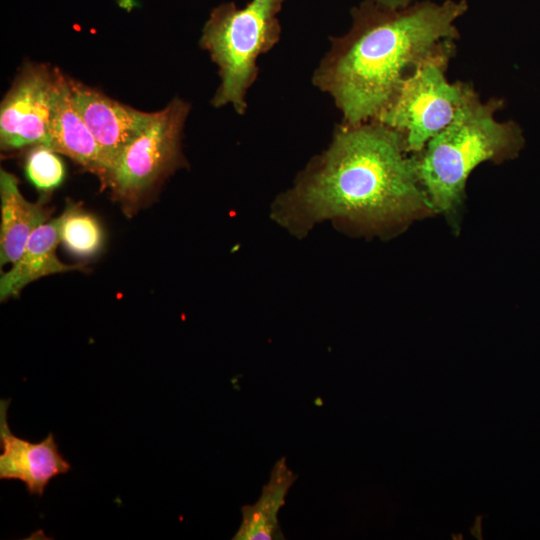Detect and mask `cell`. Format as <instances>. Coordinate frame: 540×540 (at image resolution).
<instances>
[{
    "mask_svg": "<svg viewBox=\"0 0 540 540\" xmlns=\"http://www.w3.org/2000/svg\"><path fill=\"white\" fill-rule=\"evenodd\" d=\"M47 147L68 156L95 174L105 185L110 171L109 165L101 147L72 102L69 79L60 72Z\"/></svg>",
    "mask_w": 540,
    "mask_h": 540,
    "instance_id": "10",
    "label": "cell"
},
{
    "mask_svg": "<svg viewBox=\"0 0 540 540\" xmlns=\"http://www.w3.org/2000/svg\"><path fill=\"white\" fill-rule=\"evenodd\" d=\"M0 264H13L21 256L32 233L47 222L49 213L40 203L28 201L21 193L18 178L0 171Z\"/></svg>",
    "mask_w": 540,
    "mask_h": 540,
    "instance_id": "12",
    "label": "cell"
},
{
    "mask_svg": "<svg viewBox=\"0 0 540 540\" xmlns=\"http://www.w3.org/2000/svg\"><path fill=\"white\" fill-rule=\"evenodd\" d=\"M402 136L379 121L336 128L328 148L284 198L299 221L342 219L370 226L434 211Z\"/></svg>",
    "mask_w": 540,
    "mask_h": 540,
    "instance_id": "2",
    "label": "cell"
},
{
    "mask_svg": "<svg viewBox=\"0 0 540 540\" xmlns=\"http://www.w3.org/2000/svg\"><path fill=\"white\" fill-rule=\"evenodd\" d=\"M61 214L60 237L64 247L79 257L97 254L104 241L98 219L74 203H69Z\"/></svg>",
    "mask_w": 540,
    "mask_h": 540,
    "instance_id": "14",
    "label": "cell"
},
{
    "mask_svg": "<svg viewBox=\"0 0 540 540\" xmlns=\"http://www.w3.org/2000/svg\"><path fill=\"white\" fill-rule=\"evenodd\" d=\"M189 104L173 99L121 153L105 185L123 204L137 205L180 162Z\"/></svg>",
    "mask_w": 540,
    "mask_h": 540,
    "instance_id": "6",
    "label": "cell"
},
{
    "mask_svg": "<svg viewBox=\"0 0 540 540\" xmlns=\"http://www.w3.org/2000/svg\"><path fill=\"white\" fill-rule=\"evenodd\" d=\"M25 173L36 189L49 192L63 182L65 166L57 152L45 145H36L27 154Z\"/></svg>",
    "mask_w": 540,
    "mask_h": 540,
    "instance_id": "15",
    "label": "cell"
},
{
    "mask_svg": "<svg viewBox=\"0 0 540 540\" xmlns=\"http://www.w3.org/2000/svg\"><path fill=\"white\" fill-rule=\"evenodd\" d=\"M61 222L62 214L32 233L21 256L0 278L1 301L17 296L25 286L42 277L85 269L83 264H66L58 258Z\"/></svg>",
    "mask_w": 540,
    "mask_h": 540,
    "instance_id": "11",
    "label": "cell"
},
{
    "mask_svg": "<svg viewBox=\"0 0 540 540\" xmlns=\"http://www.w3.org/2000/svg\"><path fill=\"white\" fill-rule=\"evenodd\" d=\"M296 477L288 468L285 458L278 460L258 501L242 507V522L233 539H284L278 523V512L285 504V497Z\"/></svg>",
    "mask_w": 540,
    "mask_h": 540,
    "instance_id": "13",
    "label": "cell"
},
{
    "mask_svg": "<svg viewBox=\"0 0 540 540\" xmlns=\"http://www.w3.org/2000/svg\"><path fill=\"white\" fill-rule=\"evenodd\" d=\"M503 105L499 98L483 102L475 92L454 120L413 156L434 211L449 212L460 203L468 176L479 164L519 154L524 145L520 126L495 118Z\"/></svg>",
    "mask_w": 540,
    "mask_h": 540,
    "instance_id": "3",
    "label": "cell"
},
{
    "mask_svg": "<svg viewBox=\"0 0 540 540\" xmlns=\"http://www.w3.org/2000/svg\"><path fill=\"white\" fill-rule=\"evenodd\" d=\"M379 4L389 8H402L411 4L413 0H375Z\"/></svg>",
    "mask_w": 540,
    "mask_h": 540,
    "instance_id": "16",
    "label": "cell"
},
{
    "mask_svg": "<svg viewBox=\"0 0 540 540\" xmlns=\"http://www.w3.org/2000/svg\"><path fill=\"white\" fill-rule=\"evenodd\" d=\"M284 1L251 0L243 8L224 3L211 12L200 45L219 71L214 107L231 105L238 114H245L248 90L258 76L257 60L280 39L277 15Z\"/></svg>",
    "mask_w": 540,
    "mask_h": 540,
    "instance_id": "4",
    "label": "cell"
},
{
    "mask_svg": "<svg viewBox=\"0 0 540 540\" xmlns=\"http://www.w3.org/2000/svg\"><path fill=\"white\" fill-rule=\"evenodd\" d=\"M69 86L72 102L101 147L110 173L123 150L147 127L155 112L137 110L72 80Z\"/></svg>",
    "mask_w": 540,
    "mask_h": 540,
    "instance_id": "8",
    "label": "cell"
},
{
    "mask_svg": "<svg viewBox=\"0 0 540 540\" xmlns=\"http://www.w3.org/2000/svg\"><path fill=\"white\" fill-rule=\"evenodd\" d=\"M454 52V40H445L404 78L376 119L402 136L408 152H421L476 92L470 84L447 79Z\"/></svg>",
    "mask_w": 540,
    "mask_h": 540,
    "instance_id": "5",
    "label": "cell"
},
{
    "mask_svg": "<svg viewBox=\"0 0 540 540\" xmlns=\"http://www.w3.org/2000/svg\"><path fill=\"white\" fill-rule=\"evenodd\" d=\"M465 0L424 1L402 8L365 0L353 8L352 25L330 47L313 74L344 123L376 120L404 78L445 40L459 38L455 21Z\"/></svg>",
    "mask_w": 540,
    "mask_h": 540,
    "instance_id": "1",
    "label": "cell"
},
{
    "mask_svg": "<svg viewBox=\"0 0 540 540\" xmlns=\"http://www.w3.org/2000/svg\"><path fill=\"white\" fill-rule=\"evenodd\" d=\"M10 400L0 401V478L22 481L30 495L42 496L48 483L70 471L50 432L39 443L15 436L7 422Z\"/></svg>",
    "mask_w": 540,
    "mask_h": 540,
    "instance_id": "9",
    "label": "cell"
},
{
    "mask_svg": "<svg viewBox=\"0 0 540 540\" xmlns=\"http://www.w3.org/2000/svg\"><path fill=\"white\" fill-rule=\"evenodd\" d=\"M58 76L44 65L23 67L1 103L2 150L48 146Z\"/></svg>",
    "mask_w": 540,
    "mask_h": 540,
    "instance_id": "7",
    "label": "cell"
}]
</instances>
